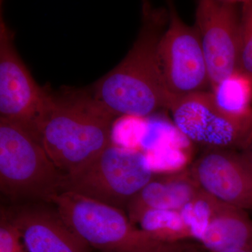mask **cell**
Returning <instances> with one entry per match:
<instances>
[{
	"label": "cell",
	"instance_id": "cell-1",
	"mask_svg": "<svg viewBox=\"0 0 252 252\" xmlns=\"http://www.w3.org/2000/svg\"><path fill=\"white\" fill-rule=\"evenodd\" d=\"M167 22V9L144 3L142 25L132 47L117 65L89 89L116 117H146L159 109L170 110L174 99L158 60V46Z\"/></svg>",
	"mask_w": 252,
	"mask_h": 252
},
{
	"label": "cell",
	"instance_id": "cell-2",
	"mask_svg": "<svg viewBox=\"0 0 252 252\" xmlns=\"http://www.w3.org/2000/svg\"><path fill=\"white\" fill-rule=\"evenodd\" d=\"M115 116L90 89L50 90L39 141L63 174L77 170L112 144Z\"/></svg>",
	"mask_w": 252,
	"mask_h": 252
},
{
	"label": "cell",
	"instance_id": "cell-3",
	"mask_svg": "<svg viewBox=\"0 0 252 252\" xmlns=\"http://www.w3.org/2000/svg\"><path fill=\"white\" fill-rule=\"evenodd\" d=\"M53 204L68 224L99 252H187L200 245L164 241L133 224L125 211L64 192Z\"/></svg>",
	"mask_w": 252,
	"mask_h": 252
},
{
	"label": "cell",
	"instance_id": "cell-4",
	"mask_svg": "<svg viewBox=\"0 0 252 252\" xmlns=\"http://www.w3.org/2000/svg\"><path fill=\"white\" fill-rule=\"evenodd\" d=\"M64 174L40 142L23 127L0 119V190L15 204H53Z\"/></svg>",
	"mask_w": 252,
	"mask_h": 252
},
{
	"label": "cell",
	"instance_id": "cell-5",
	"mask_svg": "<svg viewBox=\"0 0 252 252\" xmlns=\"http://www.w3.org/2000/svg\"><path fill=\"white\" fill-rule=\"evenodd\" d=\"M153 178L144 154L112 143L90 161L64 175L62 193L77 194L125 211Z\"/></svg>",
	"mask_w": 252,
	"mask_h": 252
},
{
	"label": "cell",
	"instance_id": "cell-6",
	"mask_svg": "<svg viewBox=\"0 0 252 252\" xmlns=\"http://www.w3.org/2000/svg\"><path fill=\"white\" fill-rule=\"evenodd\" d=\"M0 4V119L14 123L39 141V130L50 90L41 87L20 57L14 32L5 22Z\"/></svg>",
	"mask_w": 252,
	"mask_h": 252
},
{
	"label": "cell",
	"instance_id": "cell-7",
	"mask_svg": "<svg viewBox=\"0 0 252 252\" xmlns=\"http://www.w3.org/2000/svg\"><path fill=\"white\" fill-rule=\"evenodd\" d=\"M167 5L168 22L158 46V60L167 91L175 99L205 91L210 82L198 28L182 19L173 3Z\"/></svg>",
	"mask_w": 252,
	"mask_h": 252
},
{
	"label": "cell",
	"instance_id": "cell-8",
	"mask_svg": "<svg viewBox=\"0 0 252 252\" xmlns=\"http://www.w3.org/2000/svg\"><path fill=\"white\" fill-rule=\"evenodd\" d=\"M170 110L183 133L212 147L242 149L252 132V109L243 114L225 112L212 92L200 91L175 98Z\"/></svg>",
	"mask_w": 252,
	"mask_h": 252
},
{
	"label": "cell",
	"instance_id": "cell-9",
	"mask_svg": "<svg viewBox=\"0 0 252 252\" xmlns=\"http://www.w3.org/2000/svg\"><path fill=\"white\" fill-rule=\"evenodd\" d=\"M241 1L200 0L195 25L212 89L240 70Z\"/></svg>",
	"mask_w": 252,
	"mask_h": 252
},
{
	"label": "cell",
	"instance_id": "cell-10",
	"mask_svg": "<svg viewBox=\"0 0 252 252\" xmlns=\"http://www.w3.org/2000/svg\"><path fill=\"white\" fill-rule=\"evenodd\" d=\"M3 208L19 230L28 252H94L54 204H14Z\"/></svg>",
	"mask_w": 252,
	"mask_h": 252
},
{
	"label": "cell",
	"instance_id": "cell-11",
	"mask_svg": "<svg viewBox=\"0 0 252 252\" xmlns=\"http://www.w3.org/2000/svg\"><path fill=\"white\" fill-rule=\"evenodd\" d=\"M192 180L220 201L252 212V170L240 153L212 147L192 167Z\"/></svg>",
	"mask_w": 252,
	"mask_h": 252
},
{
	"label": "cell",
	"instance_id": "cell-12",
	"mask_svg": "<svg viewBox=\"0 0 252 252\" xmlns=\"http://www.w3.org/2000/svg\"><path fill=\"white\" fill-rule=\"evenodd\" d=\"M198 220L196 240L205 250L252 248V220L248 212L214 198L201 189L193 204Z\"/></svg>",
	"mask_w": 252,
	"mask_h": 252
},
{
	"label": "cell",
	"instance_id": "cell-13",
	"mask_svg": "<svg viewBox=\"0 0 252 252\" xmlns=\"http://www.w3.org/2000/svg\"><path fill=\"white\" fill-rule=\"evenodd\" d=\"M199 188L191 177L152 179L126 207L125 212L133 224L151 211H183L198 197Z\"/></svg>",
	"mask_w": 252,
	"mask_h": 252
},
{
	"label": "cell",
	"instance_id": "cell-14",
	"mask_svg": "<svg viewBox=\"0 0 252 252\" xmlns=\"http://www.w3.org/2000/svg\"><path fill=\"white\" fill-rule=\"evenodd\" d=\"M137 225L164 241L180 243L196 238V226L184 211L148 212Z\"/></svg>",
	"mask_w": 252,
	"mask_h": 252
},
{
	"label": "cell",
	"instance_id": "cell-15",
	"mask_svg": "<svg viewBox=\"0 0 252 252\" xmlns=\"http://www.w3.org/2000/svg\"><path fill=\"white\" fill-rule=\"evenodd\" d=\"M212 90L217 103L225 112L243 114L252 109V76L243 71L232 74Z\"/></svg>",
	"mask_w": 252,
	"mask_h": 252
},
{
	"label": "cell",
	"instance_id": "cell-16",
	"mask_svg": "<svg viewBox=\"0 0 252 252\" xmlns=\"http://www.w3.org/2000/svg\"><path fill=\"white\" fill-rule=\"evenodd\" d=\"M240 70L252 76V0L241 1Z\"/></svg>",
	"mask_w": 252,
	"mask_h": 252
},
{
	"label": "cell",
	"instance_id": "cell-17",
	"mask_svg": "<svg viewBox=\"0 0 252 252\" xmlns=\"http://www.w3.org/2000/svg\"><path fill=\"white\" fill-rule=\"evenodd\" d=\"M0 252H28L19 230L8 218L3 207L0 215Z\"/></svg>",
	"mask_w": 252,
	"mask_h": 252
},
{
	"label": "cell",
	"instance_id": "cell-18",
	"mask_svg": "<svg viewBox=\"0 0 252 252\" xmlns=\"http://www.w3.org/2000/svg\"><path fill=\"white\" fill-rule=\"evenodd\" d=\"M240 154L252 170V132L248 140H247L246 143L242 148V152Z\"/></svg>",
	"mask_w": 252,
	"mask_h": 252
},
{
	"label": "cell",
	"instance_id": "cell-19",
	"mask_svg": "<svg viewBox=\"0 0 252 252\" xmlns=\"http://www.w3.org/2000/svg\"><path fill=\"white\" fill-rule=\"evenodd\" d=\"M187 252H252V248H241V249H233V250H223V251H209V250H205L203 247L200 246L198 248L193 249Z\"/></svg>",
	"mask_w": 252,
	"mask_h": 252
}]
</instances>
